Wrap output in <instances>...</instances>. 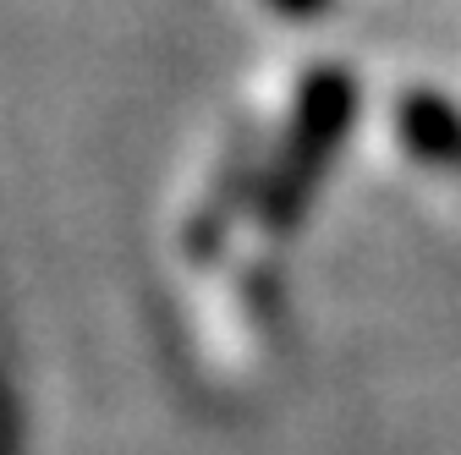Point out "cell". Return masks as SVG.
<instances>
[{
	"label": "cell",
	"instance_id": "cell-1",
	"mask_svg": "<svg viewBox=\"0 0 461 455\" xmlns=\"http://www.w3.org/2000/svg\"><path fill=\"white\" fill-rule=\"evenodd\" d=\"M346 116H352V83L346 77H335V72H324L319 83H313V94H308V110H303V132L292 138V148H285V159H280V176H275V187H269V214L275 219H292L297 209H303V198H308V187L319 182V159L335 148V138L346 132Z\"/></svg>",
	"mask_w": 461,
	"mask_h": 455
},
{
	"label": "cell",
	"instance_id": "cell-2",
	"mask_svg": "<svg viewBox=\"0 0 461 455\" xmlns=\"http://www.w3.org/2000/svg\"><path fill=\"white\" fill-rule=\"evenodd\" d=\"M407 138L418 154L450 159V154H461V116L445 99H412L407 104Z\"/></svg>",
	"mask_w": 461,
	"mask_h": 455
},
{
	"label": "cell",
	"instance_id": "cell-3",
	"mask_svg": "<svg viewBox=\"0 0 461 455\" xmlns=\"http://www.w3.org/2000/svg\"><path fill=\"white\" fill-rule=\"evenodd\" d=\"M280 6H285V12H313L319 0H280Z\"/></svg>",
	"mask_w": 461,
	"mask_h": 455
}]
</instances>
